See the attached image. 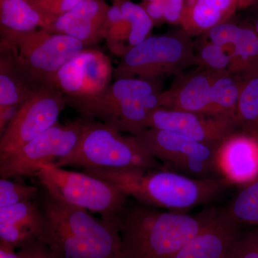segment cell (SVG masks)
Listing matches in <instances>:
<instances>
[{
  "label": "cell",
  "instance_id": "cell-39",
  "mask_svg": "<svg viewBox=\"0 0 258 258\" xmlns=\"http://www.w3.org/2000/svg\"><path fill=\"white\" fill-rule=\"evenodd\" d=\"M143 1H145V2H158V1H161V0H143Z\"/></svg>",
  "mask_w": 258,
  "mask_h": 258
},
{
  "label": "cell",
  "instance_id": "cell-28",
  "mask_svg": "<svg viewBox=\"0 0 258 258\" xmlns=\"http://www.w3.org/2000/svg\"><path fill=\"white\" fill-rule=\"evenodd\" d=\"M194 44L200 66L213 71H228L232 56L231 45L222 46L209 40Z\"/></svg>",
  "mask_w": 258,
  "mask_h": 258
},
{
  "label": "cell",
  "instance_id": "cell-4",
  "mask_svg": "<svg viewBox=\"0 0 258 258\" xmlns=\"http://www.w3.org/2000/svg\"><path fill=\"white\" fill-rule=\"evenodd\" d=\"M162 87L161 80H115L93 96L81 98L66 96V103L83 118L98 119L120 132L135 136L147 128L149 115L160 108Z\"/></svg>",
  "mask_w": 258,
  "mask_h": 258
},
{
  "label": "cell",
  "instance_id": "cell-22",
  "mask_svg": "<svg viewBox=\"0 0 258 258\" xmlns=\"http://www.w3.org/2000/svg\"><path fill=\"white\" fill-rule=\"evenodd\" d=\"M51 23L28 0H0V27L18 32L46 28Z\"/></svg>",
  "mask_w": 258,
  "mask_h": 258
},
{
  "label": "cell",
  "instance_id": "cell-27",
  "mask_svg": "<svg viewBox=\"0 0 258 258\" xmlns=\"http://www.w3.org/2000/svg\"><path fill=\"white\" fill-rule=\"evenodd\" d=\"M119 6L123 18L128 22L132 32L129 46L132 49L150 36L154 23L140 4L130 0H113Z\"/></svg>",
  "mask_w": 258,
  "mask_h": 258
},
{
  "label": "cell",
  "instance_id": "cell-10",
  "mask_svg": "<svg viewBox=\"0 0 258 258\" xmlns=\"http://www.w3.org/2000/svg\"><path fill=\"white\" fill-rule=\"evenodd\" d=\"M86 118L57 124L0 161L1 177L36 176L42 166L55 164L69 155L79 142Z\"/></svg>",
  "mask_w": 258,
  "mask_h": 258
},
{
  "label": "cell",
  "instance_id": "cell-30",
  "mask_svg": "<svg viewBox=\"0 0 258 258\" xmlns=\"http://www.w3.org/2000/svg\"><path fill=\"white\" fill-rule=\"evenodd\" d=\"M83 0H28L43 16L53 23L56 19L72 10Z\"/></svg>",
  "mask_w": 258,
  "mask_h": 258
},
{
  "label": "cell",
  "instance_id": "cell-17",
  "mask_svg": "<svg viewBox=\"0 0 258 258\" xmlns=\"http://www.w3.org/2000/svg\"><path fill=\"white\" fill-rule=\"evenodd\" d=\"M225 208H215L210 221L174 258H227L242 232Z\"/></svg>",
  "mask_w": 258,
  "mask_h": 258
},
{
  "label": "cell",
  "instance_id": "cell-9",
  "mask_svg": "<svg viewBox=\"0 0 258 258\" xmlns=\"http://www.w3.org/2000/svg\"><path fill=\"white\" fill-rule=\"evenodd\" d=\"M164 167L198 178L217 177V148L169 131L148 128L134 136Z\"/></svg>",
  "mask_w": 258,
  "mask_h": 258
},
{
  "label": "cell",
  "instance_id": "cell-25",
  "mask_svg": "<svg viewBox=\"0 0 258 258\" xmlns=\"http://www.w3.org/2000/svg\"><path fill=\"white\" fill-rule=\"evenodd\" d=\"M225 208L239 225L258 227V179L246 185Z\"/></svg>",
  "mask_w": 258,
  "mask_h": 258
},
{
  "label": "cell",
  "instance_id": "cell-21",
  "mask_svg": "<svg viewBox=\"0 0 258 258\" xmlns=\"http://www.w3.org/2000/svg\"><path fill=\"white\" fill-rule=\"evenodd\" d=\"M239 8V0H185L181 28L190 36L208 32L225 23Z\"/></svg>",
  "mask_w": 258,
  "mask_h": 258
},
{
  "label": "cell",
  "instance_id": "cell-37",
  "mask_svg": "<svg viewBox=\"0 0 258 258\" xmlns=\"http://www.w3.org/2000/svg\"><path fill=\"white\" fill-rule=\"evenodd\" d=\"M255 1L256 0H239V7L240 8H244V7L253 4Z\"/></svg>",
  "mask_w": 258,
  "mask_h": 258
},
{
  "label": "cell",
  "instance_id": "cell-32",
  "mask_svg": "<svg viewBox=\"0 0 258 258\" xmlns=\"http://www.w3.org/2000/svg\"><path fill=\"white\" fill-rule=\"evenodd\" d=\"M185 0H165L164 20L165 23L177 25L181 24Z\"/></svg>",
  "mask_w": 258,
  "mask_h": 258
},
{
  "label": "cell",
  "instance_id": "cell-15",
  "mask_svg": "<svg viewBox=\"0 0 258 258\" xmlns=\"http://www.w3.org/2000/svg\"><path fill=\"white\" fill-rule=\"evenodd\" d=\"M217 171L232 184L247 185L258 179V135L237 132L217 149Z\"/></svg>",
  "mask_w": 258,
  "mask_h": 258
},
{
  "label": "cell",
  "instance_id": "cell-13",
  "mask_svg": "<svg viewBox=\"0 0 258 258\" xmlns=\"http://www.w3.org/2000/svg\"><path fill=\"white\" fill-rule=\"evenodd\" d=\"M148 128L169 131L215 148L239 131L233 118L163 108L151 113Z\"/></svg>",
  "mask_w": 258,
  "mask_h": 258
},
{
  "label": "cell",
  "instance_id": "cell-35",
  "mask_svg": "<svg viewBox=\"0 0 258 258\" xmlns=\"http://www.w3.org/2000/svg\"><path fill=\"white\" fill-rule=\"evenodd\" d=\"M21 106H10L0 109V135L3 134L10 122L14 119Z\"/></svg>",
  "mask_w": 258,
  "mask_h": 258
},
{
  "label": "cell",
  "instance_id": "cell-16",
  "mask_svg": "<svg viewBox=\"0 0 258 258\" xmlns=\"http://www.w3.org/2000/svg\"><path fill=\"white\" fill-rule=\"evenodd\" d=\"M109 8L105 0H83L45 30L74 37L86 47L97 45L105 40Z\"/></svg>",
  "mask_w": 258,
  "mask_h": 258
},
{
  "label": "cell",
  "instance_id": "cell-14",
  "mask_svg": "<svg viewBox=\"0 0 258 258\" xmlns=\"http://www.w3.org/2000/svg\"><path fill=\"white\" fill-rule=\"evenodd\" d=\"M220 72L199 66L177 75L170 87L161 93L160 108L209 115L212 85Z\"/></svg>",
  "mask_w": 258,
  "mask_h": 258
},
{
  "label": "cell",
  "instance_id": "cell-36",
  "mask_svg": "<svg viewBox=\"0 0 258 258\" xmlns=\"http://www.w3.org/2000/svg\"><path fill=\"white\" fill-rule=\"evenodd\" d=\"M0 258H20L15 249L7 244L0 243Z\"/></svg>",
  "mask_w": 258,
  "mask_h": 258
},
{
  "label": "cell",
  "instance_id": "cell-8",
  "mask_svg": "<svg viewBox=\"0 0 258 258\" xmlns=\"http://www.w3.org/2000/svg\"><path fill=\"white\" fill-rule=\"evenodd\" d=\"M0 43L9 47L29 73L49 87H55L59 70L86 47L74 37L42 28L18 32L0 27Z\"/></svg>",
  "mask_w": 258,
  "mask_h": 258
},
{
  "label": "cell",
  "instance_id": "cell-18",
  "mask_svg": "<svg viewBox=\"0 0 258 258\" xmlns=\"http://www.w3.org/2000/svg\"><path fill=\"white\" fill-rule=\"evenodd\" d=\"M203 35L217 45L232 46L231 74L244 79L258 71V35L253 25L225 22Z\"/></svg>",
  "mask_w": 258,
  "mask_h": 258
},
{
  "label": "cell",
  "instance_id": "cell-12",
  "mask_svg": "<svg viewBox=\"0 0 258 258\" xmlns=\"http://www.w3.org/2000/svg\"><path fill=\"white\" fill-rule=\"evenodd\" d=\"M114 70L108 56L98 49L86 47L59 70L55 87L69 98L93 96L111 83Z\"/></svg>",
  "mask_w": 258,
  "mask_h": 258
},
{
  "label": "cell",
  "instance_id": "cell-1",
  "mask_svg": "<svg viewBox=\"0 0 258 258\" xmlns=\"http://www.w3.org/2000/svg\"><path fill=\"white\" fill-rule=\"evenodd\" d=\"M84 171L109 181L139 203L180 213L211 203L233 186L222 176L193 177L165 167Z\"/></svg>",
  "mask_w": 258,
  "mask_h": 258
},
{
  "label": "cell",
  "instance_id": "cell-29",
  "mask_svg": "<svg viewBox=\"0 0 258 258\" xmlns=\"http://www.w3.org/2000/svg\"><path fill=\"white\" fill-rule=\"evenodd\" d=\"M36 186L22 184L8 178L0 179V208L12 206L24 202L32 201L36 198Z\"/></svg>",
  "mask_w": 258,
  "mask_h": 258
},
{
  "label": "cell",
  "instance_id": "cell-38",
  "mask_svg": "<svg viewBox=\"0 0 258 258\" xmlns=\"http://www.w3.org/2000/svg\"><path fill=\"white\" fill-rule=\"evenodd\" d=\"M254 30H255L256 32H257L258 35V13L257 15H256L255 20H254V23L253 25Z\"/></svg>",
  "mask_w": 258,
  "mask_h": 258
},
{
  "label": "cell",
  "instance_id": "cell-3",
  "mask_svg": "<svg viewBox=\"0 0 258 258\" xmlns=\"http://www.w3.org/2000/svg\"><path fill=\"white\" fill-rule=\"evenodd\" d=\"M45 225L39 241L55 258H120L118 222L96 218L48 193L42 200Z\"/></svg>",
  "mask_w": 258,
  "mask_h": 258
},
{
  "label": "cell",
  "instance_id": "cell-19",
  "mask_svg": "<svg viewBox=\"0 0 258 258\" xmlns=\"http://www.w3.org/2000/svg\"><path fill=\"white\" fill-rule=\"evenodd\" d=\"M45 218L32 201L0 208V243L21 249L39 240Z\"/></svg>",
  "mask_w": 258,
  "mask_h": 258
},
{
  "label": "cell",
  "instance_id": "cell-23",
  "mask_svg": "<svg viewBox=\"0 0 258 258\" xmlns=\"http://www.w3.org/2000/svg\"><path fill=\"white\" fill-rule=\"evenodd\" d=\"M243 79L228 71L219 74L212 85L209 115L227 117L235 120L236 110Z\"/></svg>",
  "mask_w": 258,
  "mask_h": 258
},
{
  "label": "cell",
  "instance_id": "cell-2",
  "mask_svg": "<svg viewBox=\"0 0 258 258\" xmlns=\"http://www.w3.org/2000/svg\"><path fill=\"white\" fill-rule=\"evenodd\" d=\"M215 208L195 215L152 208L137 202L125 205L118 220L120 258H174L212 218Z\"/></svg>",
  "mask_w": 258,
  "mask_h": 258
},
{
  "label": "cell",
  "instance_id": "cell-33",
  "mask_svg": "<svg viewBox=\"0 0 258 258\" xmlns=\"http://www.w3.org/2000/svg\"><path fill=\"white\" fill-rule=\"evenodd\" d=\"M18 254L20 258H55L48 247L39 240L19 249Z\"/></svg>",
  "mask_w": 258,
  "mask_h": 258
},
{
  "label": "cell",
  "instance_id": "cell-24",
  "mask_svg": "<svg viewBox=\"0 0 258 258\" xmlns=\"http://www.w3.org/2000/svg\"><path fill=\"white\" fill-rule=\"evenodd\" d=\"M235 119L242 132L258 135V71L243 79Z\"/></svg>",
  "mask_w": 258,
  "mask_h": 258
},
{
  "label": "cell",
  "instance_id": "cell-20",
  "mask_svg": "<svg viewBox=\"0 0 258 258\" xmlns=\"http://www.w3.org/2000/svg\"><path fill=\"white\" fill-rule=\"evenodd\" d=\"M43 85L35 79L9 47L0 43V109L22 104Z\"/></svg>",
  "mask_w": 258,
  "mask_h": 258
},
{
  "label": "cell",
  "instance_id": "cell-6",
  "mask_svg": "<svg viewBox=\"0 0 258 258\" xmlns=\"http://www.w3.org/2000/svg\"><path fill=\"white\" fill-rule=\"evenodd\" d=\"M191 37L182 28L147 37L120 58L113 79L161 80L200 66Z\"/></svg>",
  "mask_w": 258,
  "mask_h": 258
},
{
  "label": "cell",
  "instance_id": "cell-26",
  "mask_svg": "<svg viewBox=\"0 0 258 258\" xmlns=\"http://www.w3.org/2000/svg\"><path fill=\"white\" fill-rule=\"evenodd\" d=\"M131 29L128 22L121 14L119 6L113 1L107 15L105 40L113 55L122 57L131 50L129 46Z\"/></svg>",
  "mask_w": 258,
  "mask_h": 258
},
{
  "label": "cell",
  "instance_id": "cell-31",
  "mask_svg": "<svg viewBox=\"0 0 258 258\" xmlns=\"http://www.w3.org/2000/svg\"><path fill=\"white\" fill-rule=\"evenodd\" d=\"M227 258H258V227L241 234Z\"/></svg>",
  "mask_w": 258,
  "mask_h": 258
},
{
  "label": "cell",
  "instance_id": "cell-11",
  "mask_svg": "<svg viewBox=\"0 0 258 258\" xmlns=\"http://www.w3.org/2000/svg\"><path fill=\"white\" fill-rule=\"evenodd\" d=\"M66 96L55 87L44 86L24 102L14 119L0 135V161L58 123Z\"/></svg>",
  "mask_w": 258,
  "mask_h": 258
},
{
  "label": "cell",
  "instance_id": "cell-34",
  "mask_svg": "<svg viewBox=\"0 0 258 258\" xmlns=\"http://www.w3.org/2000/svg\"><path fill=\"white\" fill-rule=\"evenodd\" d=\"M140 5L147 12L149 18L152 19L154 25L165 23V20H164L165 0H161V1L158 2L143 1Z\"/></svg>",
  "mask_w": 258,
  "mask_h": 258
},
{
  "label": "cell",
  "instance_id": "cell-5",
  "mask_svg": "<svg viewBox=\"0 0 258 258\" xmlns=\"http://www.w3.org/2000/svg\"><path fill=\"white\" fill-rule=\"evenodd\" d=\"M53 164L117 170L164 167L134 136L125 137L112 125L88 118L73 152Z\"/></svg>",
  "mask_w": 258,
  "mask_h": 258
},
{
  "label": "cell",
  "instance_id": "cell-7",
  "mask_svg": "<svg viewBox=\"0 0 258 258\" xmlns=\"http://www.w3.org/2000/svg\"><path fill=\"white\" fill-rule=\"evenodd\" d=\"M52 198L118 222L128 196L109 181L87 172H77L53 164L42 166L36 174Z\"/></svg>",
  "mask_w": 258,
  "mask_h": 258
}]
</instances>
